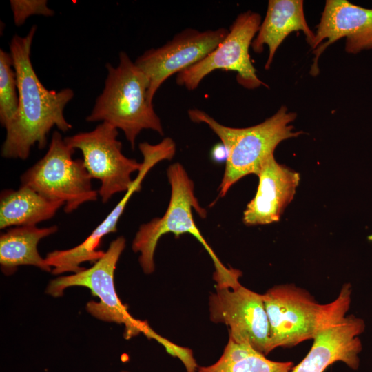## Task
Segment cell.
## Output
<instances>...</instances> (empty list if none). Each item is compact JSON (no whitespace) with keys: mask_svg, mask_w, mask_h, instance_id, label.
Segmentation results:
<instances>
[{"mask_svg":"<svg viewBox=\"0 0 372 372\" xmlns=\"http://www.w3.org/2000/svg\"><path fill=\"white\" fill-rule=\"evenodd\" d=\"M10 2L17 26L22 25L32 15L51 17L54 14L48 6L46 0H11Z\"/></svg>","mask_w":372,"mask_h":372,"instance_id":"44dd1931","label":"cell"},{"mask_svg":"<svg viewBox=\"0 0 372 372\" xmlns=\"http://www.w3.org/2000/svg\"><path fill=\"white\" fill-rule=\"evenodd\" d=\"M63 205V202L49 200L27 186L5 189L0 195V229L37 226L54 217Z\"/></svg>","mask_w":372,"mask_h":372,"instance_id":"ac0fdd59","label":"cell"},{"mask_svg":"<svg viewBox=\"0 0 372 372\" xmlns=\"http://www.w3.org/2000/svg\"><path fill=\"white\" fill-rule=\"evenodd\" d=\"M210 319L229 327V338L247 344L258 352L268 355L270 349V325L262 294L241 284L216 286L209 300Z\"/></svg>","mask_w":372,"mask_h":372,"instance_id":"30bf717a","label":"cell"},{"mask_svg":"<svg viewBox=\"0 0 372 372\" xmlns=\"http://www.w3.org/2000/svg\"><path fill=\"white\" fill-rule=\"evenodd\" d=\"M364 329V320L353 314L324 327L313 339L309 353L291 372H324L335 362H342L353 370L358 369L362 350L359 336Z\"/></svg>","mask_w":372,"mask_h":372,"instance_id":"5bb4252c","label":"cell"},{"mask_svg":"<svg viewBox=\"0 0 372 372\" xmlns=\"http://www.w3.org/2000/svg\"><path fill=\"white\" fill-rule=\"evenodd\" d=\"M301 31L311 47L315 33L310 29L304 12L302 0H270L264 20L254 39L251 47L260 54L265 45L269 50L265 70L271 67L275 54L283 41L291 33Z\"/></svg>","mask_w":372,"mask_h":372,"instance_id":"2e32d148","label":"cell"},{"mask_svg":"<svg viewBox=\"0 0 372 372\" xmlns=\"http://www.w3.org/2000/svg\"><path fill=\"white\" fill-rule=\"evenodd\" d=\"M265 356L229 338L219 359L211 365L198 366V372H289L293 367V362L273 361Z\"/></svg>","mask_w":372,"mask_h":372,"instance_id":"d6986e66","label":"cell"},{"mask_svg":"<svg viewBox=\"0 0 372 372\" xmlns=\"http://www.w3.org/2000/svg\"><path fill=\"white\" fill-rule=\"evenodd\" d=\"M118 134L116 128L103 122L91 131L64 138L70 147L81 152L92 178L101 182L98 192L103 203L117 193L126 192L133 182L132 174L141 166L123 154Z\"/></svg>","mask_w":372,"mask_h":372,"instance_id":"9c48e42d","label":"cell"},{"mask_svg":"<svg viewBox=\"0 0 372 372\" xmlns=\"http://www.w3.org/2000/svg\"><path fill=\"white\" fill-rule=\"evenodd\" d=\"M261 22L258 13L249 10L238 14L224 40L203 59L177 74L176 83L194 90L206 76L223 70L236 72L238 83L247 89L267 87L257 76L249 52Z\"/></svg>","mask_w":372,"mask_h":372,"instance_id":"ba28073f","label":"cell"},{"mask_svg":"<svg viewBox=\"0 0 372 372\" xmlns=\"http://www.w3.org/2000/svg\"><path fill=\"white\" fill-rule=\"evenodd\" d=\"M104 88L96 98L88 122L107 123L121 130L132 149L143 130L164 134L160 118L148 96L149 81L125 52H121L116 66L105 65Z\"/></svg>","mask_w":372,"mask_h":372,"instance_id":"3957f363","label":"cell"},{"mask_svg":"<svg viewBox=\"0 0 372 372\" xmlns=\"http://www.w3.org/2000/svg\"><path fill=\"white\" fill-rule=\"evenodd\" d=\"M126 240L118 236L112 240L103 256L89 269L70 276H61L52 280L45 292L60 297L65 289L73 286L85 287L90 289L99 301H90L86 311L94 318L106 322L123 324V336L128 340L143 333L149 339L156 341L161 338L147 321L134 318L119 299L114 286V271L119 258L125 248Z\"/></svg>","mask_w":372,"mask_h":372,"instance_id":"8992f818","label":"cell"},{"mask_svg":"<svg viewBox=\"0 0 372 372\" xmlns=\"http://www.w3.org/2000/svg\"><path fill=\"white\" fill-rule=\"evenodd\" d=\"M138 148L143 160L136 177L124 196L83 242L68 249L55 250L47 254L45 259L52 267V273H79L85 269L81 266L83 262H95L103 256L104 251L98 250L103 238L116 231L118 221L129 200L133 194L141 189L142 182L149 171L159 162L169 158L167 149L161 144L152 145L145 142Z\"/></svg>","mask_w":372,"mask_h":372,"instance_id":"7c38bea8","label":"cell"},{"mask_svg":"<svg viewBox=\"0 0 372 372\" xmlns=\"http://www.w3.org/2000/svg\"><path fill=\"white\" fill-rule=\"evenodd\" d=\"M19 105L17 79L10 52L0 50V123L6 127Z\"/></svg>","mask_w":372,"mask_h":372,"instance_id":"ffe728a7","label":"cell"},{"mask_svg":"<svg viewBox=\"0 0 372 372\" xmlns=\"http://www.w3.org/2000/svg\"><path fill=\"white\" fill-rule=\"evenodd\" d=\"M190 120L205 123L220 139L227 153L225 168L218 187L223 197L234 184L249 174L258 176L265 160L278 145L288 138L297 137L302 131H293L291 123L296 114L282 106L271 117L254 126L245 128L222 125L205 112L193 108L188 111Z\"/></svg>","mask_w":372,"mask_h":372,"instance_id":"7a4b0ae2","label":"cell"},{"mask_svg":"<svg viewBox=\"0 0 372 372\" xmlns=\"http://www.w3.org/2000/svg\"><path fill=\"white\" fill-rule=\"evenodd\" d=\"M258 176L256 193L243 213V223L248 226L278 221L300 180L297 172L278 163L273 154L265 160Z\"/></svg>","mask_w":372,"mask_h":372,"instance_id":"9a60e30c","label":"cell"},{"mask_svg":"<svg viewBox=\"0 0 372 372\" xmlns=\"http://www.w3.org/2000/svg\"><path fill=\"white\" fill-rule=\"evenodd\" d=\"M229 30L220 28L200 31L187 28L163 45L145 51L135 61L149 81V99L171 76L195 65L211 53L226 37Z\"/></svg>","mask_w":372,"mask_h":372,"instance_id":"8fae6325","label":"cell"},{"mask_svg":"<svg viewBox=\"0 0 372 372\" xmlns=\"http://www.w3.org/2000/svg\"><path fill=\"white\" fill-rule=\"evenodd\" d=\"M167 176L171 196L166 211L162 217L141 225L132 241V250L139 253L138 262L143 272L145 274L154 272L155 249L161 236L167 233L176 236L189 234L198 240L211 258L215 267L213 277L216 284L231 282L236 276V269L228 268L220 262L194 222L193 209L202 218L206 217L207 211L198 203L192 180L179 163L169 166Z\"/></svg>","mask_w":372,"mask_h":372,"instance_id":"5b68a950","label":"cell"},{"mask_svg":"<svg viewBox=\"0 0 372 372\" xmlns=\"http://www.w3.org/2000/svg\"><path fill=\"white\" fill-rule=\"evenodd\" d=\"M58 231L56 225L48 227L21 226L8 229L0 236V265L6 276L13 274L19 266L32 265L45 271L51 267L39 254V242Z\"/></svg>","mask_w":372,"mask_h":372,"instance_id":"e0dca14e","label":"cell"},{"mask_svg":"<svg viewBox=\"0 0 372 372\" xmlns=\"http://www.w3.org/2000/svg\"><path fill=\"white\" fill-rule=\"evenodd\" d=\"M37 26L25 36L15 34L10 43L19 92V105L14 118L5 127L6 138L1 149L5 158L26 159L37 144L43 149L51 129L56 126L66 132L72 128L64 116L67 104L74 93L70 88L50 90L40 81L32 64L31 46Z\"/></svg>","mask_w":372,"mask_h":372,"instance_id":"6da1fadb","label":"cell"},{"mask_svg":"<svg viewBox=\"0 0 372 372\" xmlns=\"http://www.w3.org/2000/svg\"><path fill=\"white\" fill-rule=\"evenodd\" d=\"M74 152L54 131L46 154L20 176L21 185L49 200L63 202L67 214L97 200L99 192L92 187V178L83 159L72 158Z\"/></svg>","mask_w":372,"mask_h":372,"instance_id":"52a82bcc","label":"cell"},{"mask_svg":"<svg viewBox=\"0 0 372 372\" xmlns=\"http://www.w3.org/2000/svg\"><path fill=\"white\" fill-rule=\"evenodd\" d=\"M345 38V51L357 54L372 49V8H365L346 0H327L317 25L311 46L315 54L311 74L319 70L318 61L326 48Z\"/></svg>","mask_w":372,"mask_h":372,"instance_id":"4fadbf2b","label":"cell"},{"mask_svg":"<svg viewBox=\"0 0 372 372\" xmlns=\"http://www.w3.org/2000/svg\"><path fill=\"white\" fill-rule=\"evenodd\" d=\"M120 372H130V371H121Z\"/></svg>","mask_w":372,"mask_h":372,"instance_id":"7402d4cb","label":"cell"},{"mask_svg":"<svg viewBox=\"0 0 372 372\" xmlns=\"http://www.w3.org/2000/svg\"><path fill=\"white\" fill-rule=\"evenodd\" d=\"M351 293V285L346 283L333 301L321 304L308 291L293 284L268 289L262 297L270 325L271 351L313 339L322 328L344 318Z\"/></svg>","mask_w":372,"mask_h":372,"instance_id":"277c9868","label":"cell"}]
</instances>
